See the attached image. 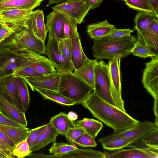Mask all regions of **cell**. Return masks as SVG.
Listing matches in <instances>:
<instances>
[{
  "label": "cell",
  "instance_id": "obj_54",
  "mask_svg": "<svg viewBox=\"0 0 158 158\" xmlns=\"http://www.w3.org/2000/svg\"><path fill=\"white\" fill-rule=\"evenodd\" d=\"M68 117L69 119L71 121L76 120L78 118V116L75 112L70 111L67 114Z\"/></svg>",
  "mask_w": 158,
  "mask_h": 158
},
{
  "label": "cell",
  "instance_id": "obj_9",
  "mask_svg": "<svg viewBox=\"0 0 158 158\" xmlns=\"http://www.w3.org/2000/svg\"><path fill=\"white\" fill-rule=\"evenodd\" d=\"M15 51L21 57L25 64L43 75L58 71L49 59L45 56L26 49Z\"/></svg>",
  "mask_w": 158,
  "mask_h": 158
},
{
  "label": "cell",
  "instance_id": "obj_49",
  "mask_svg": "<svg viewBox=\"0 0 158 158\" xmlns=\"http://www.w3.org/2000/svg\"><path fill=\"white\" fill-rule=\"evenodd\" d=\"M0 139L8 146L12 150L15 145L9 137L0 130Z\"/></svg>",
  "mask_w": 158,
  "mask_h": 158
},
{
  "label": "cell",
  "instance_id": "obj_6",
  "mask_svg": "<svg viewBox=\"0 0 158 158\" xmlns=\"http://www.w3.org/2000/svg\"><path fill=\"white\" fill-rule=\"evenodd\" d=\"M156 128L154 123L149 121H140L128 128L101 137L98 141L102 144L114 138H122L129 140L132 144L140 140L144 135Z\"/></svg>",
  "mask_w": 158,
  "mask_h": 158
},
{
  "label": "cell",
  "instance_id": "obj_41",
  "mask_svg": "<svg viewBox=\"0 0 158 158\" xmlns=\"http://www.w3.org/2000/svg\"><path fill=\"white\" fill-rule=\"evenodd\" d=\"M140 140L149 146L158 149V128L149 132Z\"/></svg>",
  "mask_w": 158,
  "mask_h": 158
},
{
  "label": "cell",
  "instance_id": "obj_2",
  "mask_svg": "<svg viewBox=\"0 0 158 158\" xmlns=\"http://www.w3.org/2000/svg\"><path fill=\"white\" fill-rule=\"evenodd\" d=\"M136 38L134 35L120 38L107 36L94 40L92 50L94 57L97 60H112L115 57L121 59L127 57L135 45Z\"/></svg>",
  "mask_w": 158,
  "mask_h": 158
},
{
  "label": "cell",
  "instance_id": "obj_31",
  "mask_svg": "<svg viewBox=\"0 0 158 158\" xmlns=\"http://www.w3.org/2000/svg\"><path fill=\"white\" fill-rule=\"evenodd\" d=\"M52 146L49 149L50 153L53 155L46 156L42 154H37V157L59 158L60 156L78 148L74 144H70L64 143H52Z\"/></svg>",
  "mask_w": 158,
  "mask_h": 158
},
{
  "label": "cell",
  "instance_id": "obj_38",
  "mask_svg": "<svg viewBox=\"0 0 158 158\" xmlns=\"http://www.w3.org/2000/svg\"><path fill=\"white\" fill-rule=\"evenodd\" d=\"M27 139L16 144L12 150L13 156L18 158H23L29 155L31 152Z\"/></svg>",
  "mask_w": 158,
  "mask_h": 158
},
{
  "label": "cell",
  "instance_id": "obj_25",
  "mask_svg": "<svg viewBox=\"0 0 158 158\" xmlns=\"http://www.w3.org/2000/svg\"><path fill=\"white\" fill-rule=\"evenodd\" d=\"M0 130L5 134L15 145L27 139L30 133V130L26 127L20 128L1 125Z\"/></svg>",
  "mask_w": 158,
  "mask_h": 158
},
{
  "label": "cell",
  "instance_id": "obj_35",
  "mask_svg": "<svg viewBox=\"0 0 158 158\" xmlns=\"http://www.w3.org/2000/svg\"><path fill=\"white\" fill-rule=\"evenodd\" d=\"M125 3L130 8L138 11H144L157 15L148 0H125Z\"/></svg>",
  "mask_w": 158,
  "mask_h": 158
},
{
  "label": "cell",
  "instance_id": "obj_26",
  "mask_svg": "<svg viewBox=\"0 0 158 158\" xmlns=\"http://www.w3.org/2000/svg\"><path fill=\"white\" fill-rule=\"evenodd\" d=\"M15 85L18 97L21 102L24 112L30 106V98L27 83L23 78L15 77Z\"/></svg>",
  "mask_w": 158,
  "mask_h": 158
},
{
  "label": "cell",
  "instance_id": "obj_7",
  "mask_svg": "<svg viewBox=\"0 0 158 158\" xmlns=\"http://www.w3.org/2000/svg\"><path fill=\"white\" fill-rule=\"evenodd\" d=\"M121 58L115 57L107 64L112 98L116 106L126 112L122 97L121 78L120 69Z\"/></svg>",
  "mask_w": 158,
  "mask_h": 158
},
{
  "label": "cell",
  "instance_id": "obj_27",
  "mask_svg": "<svg viewBox=\"0 0 158 158\" xmlns=\"http://www.w3.org/2000/svg\"><path fill=\"white\" fill-rule=\"evenodd\" d=\"M158 17V16L153 13L142 11H139L134 19V30L139 33L148 31L151 22Z\"/></svg>",
  "mask_w": 158,
  "mask_h": 158
},
{
  "label": "cell",
  "instance_id": "obj_1",
  "mask_svg": "<svg viewBox=\"0 0 158 158\" xmlns=\"http://www.w3.org/2000/svg\"><path fill=\"white\" fill-rule=\"evenodd\" d=\"M81 104L94 117L113 129L114 132L128 128L140 122L103 99L94 90Z\"/></svg>",
  "mask_w": 158,
  "mask_h": 158
},
{
  "label": "cell",
  "instance_id": "obj_3",
  "mask_svg": "<svg viewBox=\"0 0 158 158\" xmlns=\"http://www.w3.org/2000/svg\"><path fill=\"white\" fill-rule=\"evenodd\" d=\"M58 92L78 104L84 101L93 88L76 76L73 72H60Z\"/></svg>",
  "mask_w": 158,
  "mask_h": 158
},
{
  "label": "cell",
  "instance_id": "obj_14",
  "mask_svg": "<svg viewBox=\"0 0 158 158\" xmlns=\"http://www.w3.org/2000/svg\"><path fill=\"white\" fill-rule=\"evenodd\" d=\"M24 79L32 90L37 88H43L58 91L60 79V72L34 77H24Z\"/></svg>",
  "mask_w": 158,
  "mask_h": 158
},
{
  "label": "cell",
  "instance_id": "obj_60",
  "mask_svg": "<svg viewBox=\"0 0 158 158\" xmlns=\"http://www.w3.org/2000/svg\"><path fill=\"white\" fill-rule=\"evenodd\" d=\"M0 114H1V113L0 111Z\"/></svg>",
  "mask_w": 158,
  "mask_h": 158
},
{
  "label": "cell",
  "instance_id": "obj_21",
  "mask_svg": "<svg viewBox=\"0 0 158 158\" xmlns=\"http://www.w3.org/2000/svg\"><path fill=\"white\" fill-rule=\"evenodd\" d=\"M116 27L107 20L88 24L87 32L88 35L94 40H97L108 36Z\"/></svg>",
  "mask_w": 158,
  "mask_h": 158
},
{
  "label": "cell",
  "instance_id": "obj_4",
  "mask_svg": "<svg viewBox=\"0 0 158 158\" xmlns=\"http://www.w3.org/2000/svg\"><path fill=\"white\" fill-rule=\"evenodd\" d=\"M0 45L14 51L26 49L38 54H46L44 42L26 28L13 34Z\"/></svg>",
  "mask_w": 158,
  "mask_h": 158
},
{
  "label": "cell",
  "instance_id": "obj_36",
  "mask_svg": "<svg viewBox=\"0 0 158 158\" xmlns=\"http://www.w3.org/2000/svg\"><path fill=\"white\" fill-rule=\"evenodd\" d=\"M131 144L128 140L122 138H117L102 144L103 149L109 151H113L127 147Z\"/></svg>",
  "mask_w": 158,
  "mask_h": 158
},
{
  "label": "cell",
  "instance_id": "obj_40",
  "mask_svg": "<svg viewBox=\"0 0 158 158\" xmlns=\"http://www.w3.org/2000/svg\"><path fill=\"white\" fill-rule=\"evenodd\" d=\"M58 46L59 50L62 55L71 62L72 50V39L61 37L58 41Z\"/></svg>",
  "mask_w": 158,
  "mask_h": 158
},
{
  "label": "cell",
  "instance_id": "obj_5",
  "mask_svg": "<svg viewBox=\"0 0 158 158\" xmlns=\"http://www.w3.org/2000/svg\"><path fill=\"white\" fill-rule=\"evenodd\" d=\"M94 87L93 89L101 98L116 106L112 98L107 64L102 60L94 65Z\"/></svg>",
  "mask_w": 158,
  "mask_h": 158
},
{
  "label": "cell",
  "instance_id": "obj_30",
  "mask_svg": "<svg viewBox=\"0 0 158 158\" xmlns=\"http://www.w3.org/2000/svg\"><path fill=\"white\" fill-rule=\"evenodd\" d=\"M34 90L40 93L44 99L49 100L67 106L75 104L74 102L63 96L57 91L40 88H35Z\"/></svg>",
  "mask_w": 158,
  "mask_h": 158
},
{
  "label": "cell",
  "instance_id": "obj_20",
  "mask_svg": "<svg viewBox=\"0 0 158 158\" xmlns=\"http://www.w3.org/2000/svg\"><path fill=\"white\" fill-rule=\"evenodd\" d=\"M98 60L87 58L82 65L74 70V74L86 82L93 89L94 87V65Z\"/></svg>",
  "mask_w": 158,
  "mask_h": 158
},
{
  "label": "cell",
  "instance_id": "obj_46",
  "mask_svg": "<svg viewBox=\"0 0 158 158\" xmlns=\"http://www.w3.org/2000/svg\"><path fill=\"white\" fill-rule=\"evenodd\" d=\"M135 30H131L129 28L114 29L108 36L111 38H120L128 37L131 35V33Z\"/></svg>",
  "mask_w": 158,
  "mask_h": 158
},
{
  "label": "cell",
  "instance_id": "obj_19",
  "mask_svg": "<svg viewBox=\"0 0 158 158\" xmlns=\"http://www.w3.org/2000/svg\"><path fill=\"white\" fill-rule=\"evenodd\" d=\"M59 133L49 122L30 147L33 152L43 148L51 142H56Z\"/></svg>",
  "mask_w": 158,
  "mask_h": 158
},
{
  "label": "cell",
  "instance_id": "obj_10",
  "mask_svg": "<svg viewBox=\"0 0 158 158\" xmlns=\"http://www.w3.org/2000/svg\"><path fill=\"white\" fill-rule=\"evenodd\" d=\"M142 82L143 87L154 98V104H158V54L145 63Z\"/></svg>",
  "mask_w": 158,
  "mask_h": 158
},
{
  "label": "cell",
  "instance_id": "obj_55",
  "mask_svg": "<svg viewBox=\"0 0 158 158\" xmlns=\"http://www.w3.org/2000/svg\"><path fill=\"white\" fill-rule=\"evenodd\" d=\"M48 2V5L50 6V5L55 4H58L62 2H63L68 0H47Z\"/></svg>",
  "mask_w": 158,
  "mask_h": 158
},
{
  "label": "cell",
  "instance_id": "obj_33",
  "mask_svg": "<svg viewBox=\"0 0 158 158\" xmlns=\"http://www.w3.org/2000/svg\"><path fill=\"white\" fill-rule=\"evenodd\" d=\"M137 40L148 47L156 54H158V36L148 30L142 33L137 32Z\"/></svg>",
  "mask_w": 158,
  "mask_h": 158
},
{
  "label": "cell",
  "instance_id": "obj_34",
  "mask_svg": "<svg viewBox=\"0 0 158 158\" xmlns=\"http://www.w3.org/2000/svg\"><path fill=\"white\" fill-rule=\"evenodd\" d=\"M77 23L74 20L65 15V21L62 37L73 39L80 37L77 30Z\"/></svg>",
  "mask_w": 158,
  "mask_h": 158
},
{
  "label": "cell",
  "instance_id": "obj_32",
  "mask_svg": "<svg viewBox=\"0 0 158 158\" xmlns=\"http://www.w3.org/2000/svg\"><path fill=\"white\" fill-rule=\"evenodd\" d=\"M104 152L90 148H78L62 155L59 158H105Z\"/></svg>",
  "mask_w": 158,
  "mask_h": 158
},
{
  "label": "cell",
  "instance_id": "obj_58",
  "mask_svg": "<svg viewBox=\"0 0 158 158\" xmlns=\"http://www.w3.org/2000/svg\"><path fill=\"white\" fill-rule=\"evenodd\" d=\"M2 0H0V2L2 1Z\"/></svg>",
  "mask_w": 158,
  "mask_h": 158
},
{
  "label": "cell",
  "instance_id": "obj_39",
  "mask_svg": "<svg viewBox=\"0 0 158 158\" xmlns=\"http://www.w3.org/2000/svg\"><path fill=\"white\" fill-rule=\"evenodd\" d=\"M12 74L15 77H34L43 75L25 64L23 62L22 58L20 65Z\"/></svg>",
  "mask_w": 158,
  "mask_h": 158
},
{
  "label": "cell",
  "instance_id": "obj_11",
  "mask_svg": "<svg viewBox=\"0 0 158 158\" xmlns=\"http://www.w3.org/2000/svg\"><path fill=\"white\" fill-rule=\"evenodd\" d=\"M33 11L18 9L0 10V22L7 24L15 33L26 28L27 22Z\"/></svg>",
  "mask_w": 158,
  "mask_h": 158
},
{
  "label": "cell",
  "instance_id": "obj_47",
  "mask_svg": "<svg viewBox=\"0 0 158 158\" xmlns=\"http://www.w3.org/2000/svg\"><path fill=\"white\" fill-rule=\"evenodd\" d=\"M46 126V124H45L30 130V134L27 139L30 147L44 129Z\"/></svg>",
  "mask_w": 158,
  "mask_h": 158
},
{
  "label": "cell",
  "instance_id": "obj_50",
  "mask_svg": "<svg viewBox=\"0 0 158 158\" xmlns=\"http://www.w3.org/2000/svg\"><path fill=\"white\" fill-rule=\"evenodd\" d=\"M0 148L10 158H14L12 154V150L6 144L0 139Z\"/></svg>",
  "mask_w": 158,
  "mask_h": 158
},
{
  "label": "cell",
  "instance_id": "obj_59",
  "mask_svg": "<svg viewBox=\"0 0 158 158\" xmlns=\"http://www.w3.org/2000/svg\"><path fill=\"white\" fill-rule=\"evenodd\" d=\"M122 0V1H125V0Z\"/></svg>",
  "mask_w": 158,
  "mask_h": 158
},
{
  "label": "cell",
  "instance_id": "obj_18",
  "mask_svg": "<svg viewBox=\"0 0 158 158\" xmlns=\"http://www.w3.org/2000/svg\"><path fill=\"white\" fill-rule=\"evenodd\" d=\"M0 111L1 114L26 127L27 122L25 112L7 100L0 94Z\"/></svg>",
  "mask_w": 158,
  "mask_h": 158
},
{
  "label": "cell",
  "instance_id": "obj_43",
  "mask_svg": "<svg viewBox=\"0 0 158 158\" xmlns=\"http://www.w3.org/2000/svg\"><path fill=\"white\" fill-rule=\"evenodd\" d=\"M85 133V132L81 127L75 126L69 128L64 136L70 144H73L77 137Z\"/></svg>",
  "mask_w": 158,
  "mask_h": 158
},
{
  "label": "cell",
  "instance_id": "obj_53",
  "mask_svg": "<svg viewBox=\"0 0 158 158\" xmlns=\"http://www.w3.org/2000/svg\"><path fill=\"white\" fill-rule=\"evenodd\" d=\"M156 14L158 15V0H148Z\"/></svg>",
  "mask_w": 158,
  "mask_h": 158
},
{
  "label": "cell",
  "instance_id": "obj_44",
  "mask_svg": "<svg viewBox=\"0 0 158 158\" xmlns=\"http://www.w3.org/2000/svg\"><path fill=\"white\" fill-rule=\"evenodd\" d=\"M127 147L141 150L158 156V149L147 145L139 140L134 143L128 145Z\"/></svg>",
  "mask_w": 158,
  "mask_h": 158
},
{
  "label": "cell",
  "instance_id": "obj_56",
  "mask_svg": "<svg viewBox=\"0 0 158 158\" xmlns=\"http://www.w3.org/2000/svg\"><path fill=\"white\" fill-rule=\"evenodd\" d=\"M0 158H10L5 152L0 148Z\"/></svg>",
  "mask_w": 158,
  "mask_h": 158
},
{
  "label": "cell",
  "instance_id": "obj_28",
  "mask_svg": "<svg viewBox=\"0 0 158 158\" xmlns=\"http://www.w3.org/2000/svg\"><path fill=\"white\" fill-rule=\"evenodd\" d=\"M72 42L71 62L74 70H76L82 65L87 57L83 51L80 37L72 39Z\"/></svg>",
  "mask_w": 158,
  "mask_h": 158
},
{
  "label": "cell",
  "instance_id": "obj_45",
  "mask_svg": "<svg viewBox=\"0 0 158 158\" xmlns=\"http://www.w3.org/2000/svg\"><path fill=\"white\" fill-rule=\"evenodd\" d=\"M15 33L14 30L9 25L0 22V44Z\"/></svg>",
  "mask_w": 158,
  "mask_h": 158
},
{
  "label": "cell",
  "instance_id": "obj_52",
  "mask_svg": "<svg viewBox=\"0 0 158 158\" xmlns=\"http://www.w3.org/2000/svg\"><path fill=\"white\" fill-rule=\"evenodd\" d=\"M89 6L91 10L98 7L102 3L103 0H85Z\"/></svg>",
  "mask_w": 158,
  "mask_h": 158
},
{
  "label": "cell",
  "instance_id": "obj_16",
  "mask_svg": "<svg viewBox=\"0 0 158 158\" xmlns=\"http://www.w3.org/2000/svg\"><path fill=\"white\" fill-rule=\"evenodd\" d=\"M29 29L37 37L45 42L48 32L44 23L43 11L39 9L33 11L26 24Z\"/></svg>",
  "mask_w": 158,
  "mask_h": 158
},
{
  "label": "cell",
  "instance_id": "obj_23",
  "mask_svg": "<svg viewBox=\"0 0 158 158\" xmlns=\"http://www.w3.org/2000/svg\"><path fill=\"white\" fill-rule=\"evenodd\" d=\"M43 0H7L0 2V10L18 9L32 10Z\"/></svg>",
  "mask_w": 158,
  "mask_h": 158
},
{
  "label": "cell",
  "instance_id": "obj_22",
  "mask_svg": "<svg viewBox=\"0 0 158 158\" xmlns=\"http://www.w3.org/2000/svg\"><path fill=\"white\" fill-rule=\"evenodd\" d=\"M105 158H158L157 156L153 154L141 150L132 148L130 149H121L111 152L104 151Z\"/></svg>",
  "mask_w": 158,
  "mask_h": 158
},
{
  "label": "cell",
  "instance_id": "obj_61",
  "mask_svg": "<svg viewBox=\"0 0 158 158\" xmlns=\"http://www.w3.org/2000/svg\"><path fill=\"white\" fill-rule=\"evenodd\" d=\"M0 46H1V45H0Z\"/></svg>",
  "mask_w": 158,
  "mask_h": 158
},
{
  "label": "cell",
  "instance_id": "obj_51",
  "mask_svg": "<svg viewBox=\"0 0 158 158\" xmlns=\"http://www.w3.org/2000/svg\"><path fill=\"white\" fill-rule=\"evenodd\" d=\"M149 30L155 35L158 36V20L156 18L153 20L151 23Z\"/></svg>",
  "mask_w": 158,
  "mask_h": 158
},
{
  "label": "cell",
  "instance_id": "obj_37",
  "mask_svg": "<svg viewBox=\"0 0 158 158\" xmlns=\"http://www.w3.org/2000/svg\"><path fill=\"white\" fill-rule=\"evenodd\" d=\"M131 53L134 56L144 59L147 57L152 58L157 55L148 47L137 40Z\"/></svg>",
  "mask_w": 158,
  "mask_h": 158
},
{
  "label": "cell",
  "instance_id": "obj_15",
  "mask_svg": "<svg viewBox=\"0 0 158 158\" xmlns=\"http://www.w3.org/2000/svg\"><path fill=\"white\" fill-rule=\"evenodd\" d=\"M0 94L8 101L24 112L17 93L15 77L12 73L0 77Z\"/></svg>",
  "mask_w": 158,
  "mask_h": 158
},
{
  "label": "cell",
  "instance_id": "obj_17",
  "mask_svg": "<svg viewBox=\"0 0 158 158\" xmlns=\"http://www.w3.org/2000/svg\"><path fill=\"white\" fill-rule=\"evenodd\" d=\"M45 26L48 37L58 41L62 37L65 21V15L53 10L46 18Z\"/></svg>",
  "mask_w": 158,
  "mask_h": 158
},
{
  "label": "cell",
  "instance_id": "obj_57",
  "mask_svg": "<svg viewBox=\"0 0 158 158\" xmlns=\"http://www.w3.org/2000/svg\"><path fill=\"white\" fill-rule=\"evenodd\" d=\"M6 0H2V1H6ZM2 2V1H1Z\"/></svg>",
  "mask_w": 158,
  "mask_h": 158
},
{
  "label": "cell",
  "instance_id": "obj_12",
  "mask_svg": "<svg viewBox=\"0 0 158 158\" xmlns=\"http://www.w3.org/2000/svg\"><path fill=\"white\" fill-rule=\"evenodd\" d=\"M58 41L48 37L46 46V54L49 60L58 72H73L74 69L71 62L61 53L58 46Z\"/></svg>",
  "mask_w": 158,
  "mask_h": 158
},
{
  "label": "cell",
  "instance_id": "obj_8",
  "mask_svg": "<svg viewBox=\"0 0 158 158\" xmlns=\"http://www.w3.org/2000/svg\"><path fill=\"white\" fill-rule=\"evenodd\" d=\"M53 10L70 18L80 24L91 10L85 0H68L52 6Z\"/></svg>",
  "mask_w": 158,
  "mask_h": 158
},
{
  "label": "cell",
  "instance_id": "obj_24",
  "mask_svg": "<svg viewBox=\"0 0 158 158\" xmlns=\"http://www.w3.org/2000/svg\"><path fill=\"white\" fill-rule=\"evenodd\" d=\"M49 123L59 134L64 136L69 128L76 126L75 123L69 119L67 114L62 112L51 118Z\"/></svg>",
  "mask_w": 158,
  "mask_h": 158
},
{
  "label": "cell",
  "instance_id": "obj_42",
  "mask_svg": "<svg viewBox=\"0 0 158 158\" xmlns=\"http://www.w3.org/2000/svg\"><path fill=\"white\" fill-rule=\"evenodd\" d=\"M74 143L83 148L95 147L97 145L95 139L86 133L77 137L75 140Z\"/></svg>",
  "mask_w": 158,
  "mask_h": 158
},
{
  "label": "cell",
  "instance_id": "obj_13",
  "mask_svg": "<svg viewBox=\"0 0 158 158\" xmlns=\"http://www.w3.org/2000/svg\"><path fill=\"white\" fill-rule=\"evenodd\" d=\"M21 62V58L16 52L0 46V77L13 73Z\"/></svg>",
  "mask_w": 158,
  "mask_h": 158
},
{
  "label": "cell",
  "instance_id": "obj_29",
  "mask_svg": "<svg viewBox=\"0 0 158 158\" xmlns=\"http://www.w3.org/2000/svg\"><path fill=\"white\" fill-rule=\"evenodd\" d=\"M75 123L76 126L81 127L86 133L94 139L103 127L101 122L92 118H84Z\"/></svg>",
  "mask_w": 158,
  "mask_h": 158
},
{
  "label": "cell",
  "instance_id": "obj_48",
  "mask_svg": "<svg viewBox=\"0 0 158 158\" xmlns=\"http://www.w3.org/2000/svg\"><path fill=\"white\" fill-rule=\"evenodd\" d=\"M0 125L20 128L26 127L7 118L1 114Z\"/></svg>",
  "mask_w": 158,
  "mask_h": 158
}]
</instances>
